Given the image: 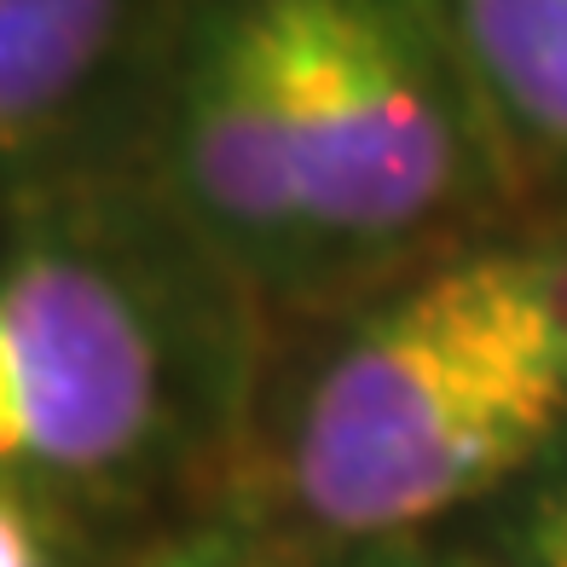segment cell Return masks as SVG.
I'll list each match as a JSON object with an SVG mask.
<instances>
[{
    "label": "cell",
    "mask_w": 567,
    "mask_h": 567,
    "mask_svg": "<svg viewBox=\"0 0 567 567\" xmlns=\"http://www.w3.org/2000/svg\"><path fill=\"white\" fill-rule=\"evenodd\" d=\"M244 30L319 267L371 261L470 179L481 99L429 0H220Z\"/></svg>",
    "instance_id": "obj_1"
},
{
    "label": "cell",
    "mask_w": 567,
    "mask_h": 567,
    "mask_svg": "<svg viewBox=\"0 0 567 567\" xmlns=\"http://www.w3.org/2000/svg\"><path fill=\"white\" fill-rule=\"evenodd\" d=\"M561 405L527 389L423 278L330 353L296 423V493L337 533H405L545 446Z\"/></svg>",
    "instance_id": "obj_2"
},
{
    "label": "cell",
    "mask_w": 567,
    "mask_h": 567,
    "mask_svg": "<svg viewBox=\"0 0 567 567\" xmlns=\"http://www.w3.org/2000/svg\"><path fill=\"white\" fill-rule=\"evenodd\" d=\"M168 411V342L140 284L75 244L0 261V475H111Z\"/></svg>",
    "instance_id": "obj_3"
},
{
    "label": "cell",
    "mask_w": 567,
    "mask_h": 567,
    "mask_svg": "<svg viewBox=\"0 0 567 567\" xmlns=\"http://www.w3.org/2000/svg\"><path fill=\"white\" fill-rule=\"evenodd\" d=\"M168 23L174 0H0V163L105 111Z\"/></svg>",
    "instance_id": "obj_4"
},
{
    "label": "cell",
    "mask_w": 567,
    "mask_h": 567,
    "mask_svg": "<svg viewBox=\"0 0 567 567\" xmlns=\"http://www.w3.org/2000/svg\"><path fill=\"white\" fill-rule=\"evenodd\" d=\"M481 111L515 145L567 163V0H429Z\"/></svg>",
    "instance_id": "obj_5"
},
{
    "label": "cell",
    "mask_w": 567,
    "mask_h": 567,
    "mask_svg": "<svg viewBox=\"0 0 567 567\" xmlns=\"http://www.w3.org/2000/svg\"><path fill=\"white\" fill-rule=\"evenodd\" d=\"M434 290L527 389L567 411V244L475 255L434 272Z\"/></svg>",
    "instance_id": "obj_6"
},
{
    "label": "cell",
    "mask_w": 567,
    "mask_h": 567,
    "mask_svg": "<svg viewBox=\"0 0 567 567\" xmlns=\"http://www.w3.org/2000/svg\"><path fill=\"white\" fill-rule=\"evenodd\" d=\"M0 567H47L41 522H35V509L12 493L7 475H0Z\"/></svg>",
    "instance_id": "obj_7"
},
{
    "label": "cell",
    "mask_w": 567,
    "mask_h": 567,
    "mask_svg": "<svg viewBox=\"0 0 567 567\" xmlns=\"http://www.w3.org/2000/svg\"><path fill=\"white\" fill-rule=\"evenodd\" d=\"M527 561H533V567H567V475L533 504Z\"/></svg>",
    "instance_id": "obj_8"
},
{
    "label": "cell",
    "mask_w": 567,
    "mask_h": 567,
    "mask_svg": "<svg viewBox=\"0 0 567 567\" xmlns=\"http://www.w3.org/2000/svg\"><path fill=\"white\" fill-rule=\"evenodd\" d=\"M145 567H231V550H226V538H192V545H179Z\"/></svg>",
    "instance_id": "obj_9"
}]
</instances>
